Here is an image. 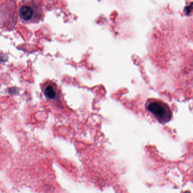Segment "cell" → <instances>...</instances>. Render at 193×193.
Masks as SVG:
<instances>
[{"label":"cell","mask_w":193,"mask_h":193,"mask_svg":"<svg viewBox=\"0 0 193 193\" xmlns=\"http://www.w3.org/2000/svg\"><path fill=\"white\" fill-rule=\"evenodd\" d=\"M19 16L26 23L38 22L43 17V9L36 0H22L19 4Z\"/></svg>","instance_id":"6da1fadb"},{"label":"cell","mask_w":193,"mask_h":193,"mask_svg":"<svg viewBox=\"0 0 193 193\" xmlns=\"http://www.w3.org/2000/svg\"><path fill=\"white\" fill-rule=\"evenodd\" d=\"M190 193V191H185V193Z\"/></svg>","instance_id":"277c9868"},{"label":"cell","mask_w":193,"mask_h":193,"mask_svg":"<svg viewBox=\"0 0 193 193\" xmlns=\"http://www.w3.org/2000/svg\"><path fill=\"white\" fill-rule=\"evenodd\" d=\"M146 107L160 123H167L171 120V110L168 106L163 102L157 100H149Z\"/></svg>","instance_id":"7a4b0ae2"},{"label":"cell","mask_w":193,"mask_h":193,"mask_svg":"<svg viewBox=\"0 0 193 193\" xmlns=\"http://www.w3.org/2000/svg\"><path fill=\"white\" fill-rule=\"evenodd\" d=\"M45 94L46 96L50 99H53L56 96V92L55 89L51 86H47L45 90Z\"/></svg>","instance_id":"3957f363"}]
</instances>
